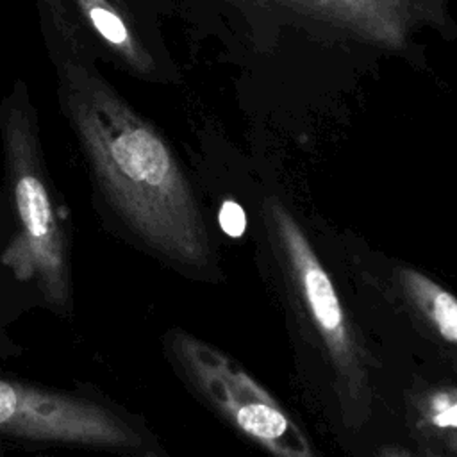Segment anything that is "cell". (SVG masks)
<instances>
[{
    "label": "cell",
    "mask_w": 457,
    "mask_h": 457,
    "mask_svg": "<svg viewBox=\"0 0 457 457\" xmlns=\"http://www.w3.org/2000/svg\"><path fill=\"white\" fill-rule=\"evenodd\" d=\"M62 102L98 187L121 220L164 257L187 268L209 266L202 211L155 127L80 64L62 68Z\"/></svg>",
    "instance_id": "obj_1"
},
{
    "label": "cell",
    "mask_w": 457,
    "mask_h": 457,
    "mask_svg": "<svg viewBox=\"0 0 457 457\" xmlns=\"http://www.w3.org/2000/svg\"><path fill=\"white\" fill-rule=\"evenodd\" d=\"M0 132L18 232L2 262L21 282H34L43 298L59 309L70 303L66 241L48 189L34 111L23 84H16L0 109Z\"/></svg>",
    "instance_id": "obj_2"
},
{
    "label": "cell",
    "mask_w": 457,
    "mask_h": 457,
    "mask_svg": "<svg viewBox=\"0 0 457 457\" xmlns=\"http://www.w3.org/2000/svg\"><path fill=\"white\" fill-rule=\"evenodd\" d=\"M170 345L193 386L232 427L275 455H312L300 427L236 361L186 332H173Z\"/></svg>",
    "instance_id": "obj_3"
},
{
    "label": "cell",
    "mask_w": 457,
    "mask_h": 457,
    "mask_svg": "<svg viewBox=\"0 0 457 457\" xmlns=\"http://www.w3.org/2000/svg\"><path fill=\"white\" fill-rule=\"evenodd\" d=\"M266 218L278 255L287 270L302 311L327 348L343 396L357 403L366 391L361 350L353 339L330 275L293 214L275 198L266 202Z\"/></svg>",
    "instance_id": "obj_4"
},
{
    "label": "cell",
    "mask_w": 457,
    "mask_h": 457,
    "mask_svg": "<svg viewBox=\"0 0 457 457\" xmlns=\"http://www.w3.org/2000/svg\"><path fill=\"white\" fill-rule=\"evenodd\" d=\"M0 436L112 450L143 445L127 421L95 402L5 378H0Z\"/></svg>",
    "instance_id": "obj_5"
},
{
    "label": "cell",
    "mask_w": 457,
    "mask_h": 457,
    "mask_svg": "<svg viewBox=\"0 0 457 457\" xmlns=\"http://www.w3.org/2000/svg\"><path fill=\"white\" fill-rule=\"evenodd\" d=\"M402 282L436 332L450 345L457 341V302L452 293L416 270H403Z\"/></svg>",
    "instance_id": "obj_6"
},
{
    "label": "cell",
    "mask_w": 457,
    "mask_h": 457,
    "mask_svg": "<svg viewBox=\"0 0 457 457\" xmlns=\"http://www.w3.org/2000/svg\"><path fill=\"white\" fill-rule=\"evenodd\" d=\"M80 12L87 18L96 34L118 52H123L132 62L143 66V57L134 48L130 34L120 14L105 0H75Z\"/></svg>",
    "instance_id": "obj_7"
},
{
    "label": "cell",
    "mask_w": 457,
    "mask_h": 457,
    "mask_svg": "<svg viewBox=\"0 0 457 457\" xmlns=\"http://www.w3.org/2000/svg\"><path fill=\"white\" fill-rule=\"evenodd\" d=\"M427 414H428V420L437 428L453 430L455 428V398H453V395L452 393L448 396L439 395L437 398H434L430 402Z\"/></svg>",
    "instance_id": "obj_8"
},
{
    "label": "cell",
    "mask_w": 457,
    "mask_h": 457,
    "mask_svg": "<svg viewBox=\"0 0 457 457\" xmlns=\"http://www.w3.org/2000/svg\"><path fill=\"white\" fill-rule=\"evenodd\" d=\"M220 225L225 234L232 237H239L245 232V211L234 202V200H225L221 209H220Z\"/></svg>",
    "instance_id": "obj_9"
},
{
    "label": "cell",
    "mask_w": 457,
    "mask_h": 457,
    "mask_svg": "<svg viewBox=\"0 0 457 457\" xmlns=\"http://www.w3.org/2000/svg\"><path fill=\"white\" fill-rule=\"evenodd\" d=\"M307 4H312L316 7H328V5H343L346 4V0H302Z\"/></svg>",
    "instance_id": "obj_10"
}]
</instances>
